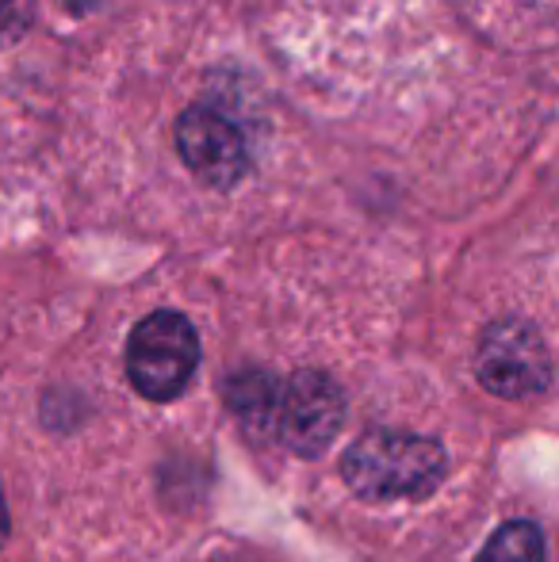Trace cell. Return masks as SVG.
Segmentation results:
<instances>
[{"mask_svg":"<svg viewBox=\"0 0 559 562\" xmlns=\"http://www.w3.org/2000/svg\"><path fill=\"white\" fill-rule=\"evenodd\" d=\"M476 562H545V536L533 520H510L487 540Z\"/></svg>","mask_w":559,"mask_h":562,"instance_id":"cell-7","label":"cell"},{"mask_svg":"<svg viewBox=\"0 0 559 562\" xmlns=\"http://www.w3.org/2000/svg\"><path fill=\"white\" fill-rule=\"evenodd\" d=\"M31 23V0H0V38H15Z\"/></svg>","mask_w":559,"mask_h":562,"instance_id":"cell-8","label":"cell"},{"mask_svg":"<svg viewBox=\"0 0 559 562\" xmlns=\"http://www.w3.org/2000/svg\"><path fill=\"white\" fill-rule=\"evenodd\" d=\"M177 149L188 169L211 188H234L249 169L242 131L211 108H188L177 119Z\"/></svg>","mask_w":559,"mask_h":562,"instance_id":"cell-5","label":"cell"},{"mask_svg":"<svg viewBox=\"0 0 559 562\" xmlns=\"http://www.w3.org/2000/svg\"><path fill=\"white\" fill-rule=\"evenodd\" d=\"M448 456L418 432L372 429L353 440L342 459V479L365 502H418L445 482Z\"/></svg>","mask_w":559,"mask_h":562,"instance_id":"cell-1","label":"cell"},{"mask_svg":"<svg viewBox=\"0 0 559 562\" xmlns=\"http://www.w3.org/2000/svg\"><path fill=\"white\" fill-rule=\"evenodd\" d=\"M345 425V394L326 371H295L280 379L272 440L303 459L322 456Z\"/></svg>","mask_w":559,"mask_h":562,"instance_id":"cell-4","label":"cell"},{"mask_svg":"<svg viewBox=\"0 0 559 562\" xmlns=\"http://www.w3.org/2000/svg\"><path fill=\"white\" fill-rule=\"evenodd\" d=\"M476 379L499 398H533L552 383V352L533 322L499 318L479 334Z\"/></svg>","mask_w":559,"mask_h":562,"instance_id":"cell-3","label":"cell"},{"mask_svg":"<svg viewBox=\"0 0 559 562\" xmlns=\"http://www.w3.org/2000/svg\"><path fill=\"white\" fill-rule=\"evenodd\" d=\"M277 394L280 379L261 368H246L226 379L223 398L231 414L242 422V429L254 440H272V417H277Z\"/></svg>","mask_w":559,"mask_h":562,"instance_id":"cell-6","label":"cell"},{"mask_svg":"<svg viewBox=\"0 0 559 562\" xmlns=\"http://www.w3.org/2000/svg\"><path fill=\"white\" fill-rule=\"evenodd\" d=\"M8 536V505H4V494H0V543Z\"/></svg>","mask_w":559,"mask_h":562,"instance_id":"cell-9","label":"cell"},{"mask_svg":"<svg viewBox=\"0 0 559 562\" xmlns=\"http://www.w3.org/2000/svg\"><path fill=\"white\" fill-rule=\"evenodd\" d=\"M200 368V337L195 326L177 311H154L131 329L127 379L149 402H172L185 394Z\"/></svg>","mask_w":559,"mask_h":562,"instance_id":"cell-2","label":"cell"}]
</instances>
